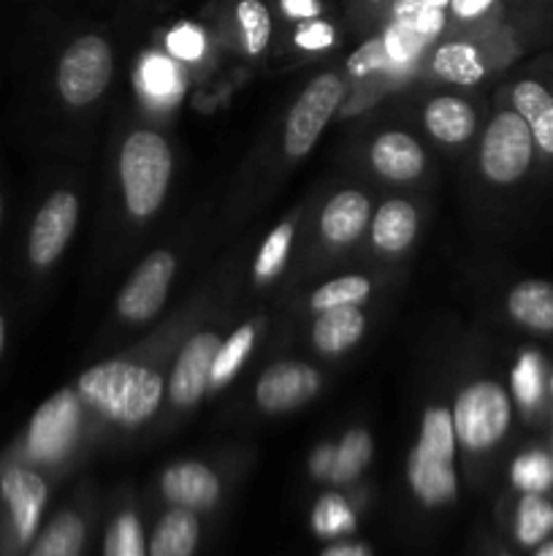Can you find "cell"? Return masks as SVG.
I'll return each mask as SVG.
<instances>
[{
    "label": "cell",
    "mask_w": 553,
    "mask_h": 556,
    "mask_svg": "<svg viewBox=\"0 0 553 556\" xmlns=\"http://www.w3.org/2000/svg\"><path fill=\"white\" fill-rule=\"evenodd\" d=\"M76 391L108 418L136 427L155 416L163 400V378L139 364L106 362L87 369Z\"/></svg>",
    "instance_id": "cell-1"
},
{
    "label": "cell",
    "mask_w": 553,
    "mask_h": 556,
    "mask_svg": "<svg viewBox=\"0 0 553 556\" xmlns=\"http://www.w3.org/2000/svg\"><path fill=\"white\" fill-rule=\"evenodd\" d=\"M455 427L442 407H434L423 416L421 440L407 462V476L412 489L426 505H442L455 497Z\"/></svg>",
    "instance_id": "cell-2"
},
{
    "label": "cell",
    "mask_w": 553,
    "mask_h": 556,
    "mask_svg": "<svg viewBox=\"0 0 553 556\" xmlns=\"http://www.w3.org/2000/svg\"><path fill=\"white\" fill-rule=\"evenodd\" d=\"M119 179L125 204L136 217H146L163 204L171 179V150L152 130H136L119 152Z\"/></svg>",
    "instance_id": "cell-3"
},
{
    "label": "cell",
    "mask_w": 553,
    "mask_h": 556,
    "mask_svg": "<svg viewBox=\"0 0 553 556\" xmlns=\"http://www.w3.org/2000/svg\"><path fill=\"white\" fill-rule=\"evenodd\" d=\"M513 405L499 383L480 380L466 386L453 407L455 438L470 451H488L507 434Z\"/></svg>",
    "instance_id": "cell-4"
},
{
    "label": "cell",
    "mask_w": 553,
    "mask_h": 556,
    "mask_svg": "<svg viewBox=\"0 0 553 556\" xmlns=\"http://www.w3.org/2000/svg\"><path fill=\"white\" fill-rule=\"evenodd\" d=\"M535 136L515 109L499 112L488 123L480 144V166L491 182L513 185L529 172L535 161Z\"/></svg>",
    "instance_id": "cell-5"
},
{
    "label": "cell",
    "mask_w": 553,
    "mask_h": 556,
    "mask_svg": "<svg viewBox=\"0 0 553 556\" xmlns=\"http://www.w3.org/2000/svg\"><path fill=\"white\" fill-rule=\"evenodd\" d=\"M112 71L114 60L108 43L98 36H81L60 58L57 92L70 106H85L103 96L112 81Z\"/></svg>",
    "instance_id": "cell-6"
},
{
    "label": "cell",
    "mask_w": 553,
    "mask_h": 556,
    "mask_svg": "<svg viewBox=\"0 0 553 556\" xmlns=\"http://www.w3.org/2000/svg\"><path fill=\"white\" fill-rule=\"evenodd\" d=\"M81 402L79 391L63 389L43 402L27 427V454L30 459L52 465L60 462L79 438Z\"/></svg>",
    "instance_id": "cell-7"
},
{
    "label": "cell",
    "mask_w": 553,
    "mask_h": 556,
    "mask_svg": "<svg viewBox=\"0 0 553 556\" xmlns=\"http://www.w3.org/2000/svg\"><path fill=\"white\" fill-rule=\"evenodd\" d=\"M345 81L336 74H320L307 85L287 114L285 128V152L291 157H304L320 139L323 128L329 125L331 114L342 103Z\"/></svg>",
    "instance_id": "cell-8"
},
{
    "label": "cell",
    "mask_w": 553,
    "mask_h": 556,
    "mask_svg": "<svg viewBox=\"0 0 553 556\" xmlns=\"http://www.w3.org/2000/svg\"><path fill=\"white\" fill-rule=\"evenodd\" d=\"M79 220V199L68 190H57L43 201L27 237V258L33 266L43 269L63 255Z\"/></svg>",
    "instance_id": "cell-9"
},
{
    "label": "cell",
    "mask_w": 553,
    "mask_h": 556,
    "mask_svg": "<svg viewBox=\"0 0 553 556\" xmlns=\"http://www.w3.org/2000/svg\"><path fill=\"white\" fill-rule=\"evenodd\" d=\"M173 269H177V264H173L171 253H166V250L152 253L150 258L136 269V275L130 277L128 286L119 291V315L128 320H150L152 315L160 313V307L166 304Z\"/></svg>",
    "instance_id": "cell-10"
},
{
    "label": "cell",
    "mask_w": 553,
    "mask_h": 556,
    "mask_svg": "<svg viewBox=\"0 0 553 556\" xmlns=\"http://www.w3.org/2000/svg\"><path fill=\"white\" fill-rule=\"evenodd\" d=\"M318 389L320 375L309 364L280 362L260 375L255 400L266 413H282L312 400Z\"/></svg>",
    "instance_id": "cell-11"
},
{
    "label": "cell",
    "mask_w": 553,
    "mask_h": 556,
    "mask_svg": "<svg viewBox=\"0 0 553 556\" xmlns=\"http://www.w3.org/2000/svg\"><path fill=\"white\" fill-rule=\"evenodd\" d=\"M220 340L215 334H195L182 348L168 380V394L177 407H193L211 383V364H215Z\"/></svg>",
    "instance_id": "cell-12"
},
{
    "label": "cell",
    "mask_w": 553,
    "mask_h": 556,
    "mask_svg": "<svg viewBox=\"0 0 553 556\" xmlns=\"http://www.w3.org/2000/svg\"><path fill=\"white\" fill-rule=\"evenodd\" d=\"M0 494H3V503L9 505L16 538L27 543L36 535L43 505H47V483L38 472L25 470V467H11L0 478Z\"/></svg>",
    "instance_id": "cell-13"
},
{
    "label": "cell",
    "mask_w": 553,
    "mask_h": 556,
    "mask_svg": "<svg viewBox=\"0 0 553 556\" xmlns=\"http://www.w3.org/2000/svg\"><path fill=\"white\" fill-rule=\"evenodd\" d=\"M163 494L168 503L179 505L188 510L211 508L220 494V481L209 467L198 465V462H182L163 472Z\"/></svg>",
    "instance_id": "cell-14"
},
{
    "label": "cell",
    "mask_w": 553,
    "mask_h": 556,
    "mask_svg": "<svg viewBox=\"0 0 553 556\" xmlns=\"http://www.w3.org/2000/svg\"><path fill=\"white\" fill-rule=\"evenodd\" d=\"M513 109L526 119L535 147L542 155L553 157V90L545 81L520 79L510 92Z\"/></svg>",
    "instance_id": "cell-15"
},
{
    "label": "cell",
    "mask_w": 553,
    "mask_h": 556,
    "mask_svg": "<svg viewBox=\"0 0 553 556\" xmlns=\"http://www.w3.org/2000/svg\"><path fill=\"white\" fill-rule=\"evenodd\" d=\"M372 166L383 177L394 179V182H407V179H415L423 172L426 155H423V147L412 136L390 130V134H383L374 141Z\"/></svg>",
    "instance_id": "cell-16"
},
{
    "label": "cell",
    "mask_w": 553,
    "mask_h": 556,
    "mask_svg": "<svg viewBox=\"0 0 553 556\" xmlns=\"http://www.w3.org/2000/svg\"><path fill=\"white\" fill-rule=\"evenodd\" d=\"M507 313L524 329L553 334V282L524 280L507 293Z\"/></svg>",
    "instance_id": "cell-17"
},
{
    "label": "cell",
    "mask_w": 553,
    "mask_h": 556,
    "mask_svg": "<svg viewBox=\"0 0 553 556\" xmlns=\"http://www.w3.org/2000/svg\"><path fill=\"white\" fill-rule=\"evenodd\" d=\"M369 220V201L358 190H345L325 204L320 217V231L329 242L347 244L363 231Z\"/></svg>",
    "instance_id": "cell-18"
},
{
    "label": "cell",
    "mask_w": 553,
    "mask_h": 556,
    "mask_svg": "<svg viewBox=\"0 0 553 556\" xmlns=\"http://www.w3.org/2000/svg\"><path fill=\"white\" fill-rule=\"evenodd\" d=\"M363 329H366V320H363V313L358 307L323 309L320 318L314 320L312 340L318 351L342 353L361 340Z\"/></svg>",
    "instance_id": "cell-19"
},
{
    "label": "cell",
    "mask_w": 553,
    "mask_h": 556,
    "mask_svg": "<svg viewBox=\"0 0 553 556\" xmlns=\"http://www.w3.org/2000/svg\"><path fill=\"white\" fill-rule=\"evenodd\" d=\"M426 128L445 144H461L475 134V109L461 98H434L426 106Z\"/></svg>",
    "instance_id": "cell-20"
},
{
    "label": "cell",
    "mask_w": 553,
    "mask_h": 556,
    "mask_svg": "<svg viewBox=\"0 0 553 556\" xmlns=\"http://www.w3.org/2000/svg\"><path fill=\"white\" fill-rule=\"evenodd\" d=\"M417 233V215L407 201H388L380 206L372 226V239L385 253H401Z\"/></svg>",
    "instance_id": "cell-21"
},
{
    "label": "cell",
    "mask_w": 553,
    "mask_h": 556,
    "mask_svg": "<svg viewBox=\"0 0 553 556\" xmlns=\"http://www.w3.org/2000/svg\"><path fill=\"white\" fill-rule=\"evenodd\" d=\"M198 543V519L193 510H168L152 532L150 556H193Z\"/></svg>",
    "instance_id": "cell-22"
},
{
    "label": "cell",
    "mask_w": 553,
    "mask_h": 556,
    "mask_svg": "<svg viewBox=\"0 0 553 556\" xmlns=\"http://www.w3.org/2000/svg\"><path fill=\"white\" fill-rule=\"evenodd\" d=\"M85 546V521L76 514H60L38 535L30 556H81Z\"/></svg>",
    "instance_id": "cell-23"
},
{
    "label": "cell",
    "mask_w": 553,
    "mask_h": 556,
    "mask_svg": "<svg viewBox=\"0 0 553 556\" xmlns=\"http://www.w3.org/2000/svg\"><path fill=\"white\" fill-rule=\"evenodd\" d=\"M553 532V503L542 492H524L515 514V538L524 546H537Z\"/></svg>",
    "instance_id": "cell-24"
},
{
    "label": "cell",
    "mask_w": 553,
    "mask_h": 556,
    "mask_svg": "<svg viewBox=\"0 0 553 556\" xmlns=\"http://www.w3.org/2000/svg\"><path fill=\"white\" fill-rule=\"evenodd\" d=\"M434 71L455 85H475L486 74L480 54L472 43H445L434 54Z\"/></svg>",
    "instance_id": "cell-25"
},
{
    "label": "cell",
    "mask_w": 553,
    "mask_h": 556,
    "mask_svg": "<svg viewBox=\"0 0 553 556\" xmlns=\"http://www.w3.org/2000/svg\"><path fill=\"white\" fill-rule=\"evenodd\" d=\"M369 459H372V438L363 429H352L331 454L329 478L334 483L352 481L369 465Z\"/></svg>",
    "instance_id": "cell-26"
},
{
    "label": "cell",
    "mask_w": 553,
    "mask_h": 556,
    "mask_svg": "<svg viewBox=\"0 0 553 556\" xmlns=\"http://www.w3.org/2000/svg\"><path fill=\"white\" fill-rule=\"evenodd\" d=\"M255 342V329L249 324L239 326L228 342H220V351H217L215 364H211V386H222L239 372V367L244 364L247 353L253 351Z\"/></svg>",
    "instance_id": "cell-27"
},
{
    "label": "cell",
    "mask_w": 553,
    "mask_h": 556,
    "mask_svg": "<svg viewBox=\"0 0 553 556\" xmlns=\"http://www.w3.org/2000/svg\"><path fill=\"white\" fill-rule=\"evenodd\" d=\"M369 291H372V286L363 277H339V280L325 282L323 288L312 293V307L318 313L334 307H356L369 296Z\"/></svg>",
    "instance_id": "cell-28"
},
{
    "label": "cell",
    "mask_w": 553,
    "mask_h": 556,
    "mask_svg": "<svg viewBox=\"0 0 553 556\" xmlns=\"http://www.w3.org/2000/svg\"><path fill=\"white\" fill-rule=\"evenodd\" d=\"M239 25H242L244 33V47H247L249 54H260L269 43L271 36V16L269 9H266L260 0H242L236 5Z\"/></svg>",
    "instance_id": "cell-29"
},
{
    "label": "cell",
    "mask_w": 553,
    "mask_h": 556,
    "mask_svg": "<svg viewBox=\"0 0 553 556\" xmlns=\"http://www.w3.org/2000/svg\"><path fill=\"white\" fill-rule=\"evenodd\" d=\"M312 527L320 538H334L342 532L356 530V516L347 508V503L336 494H325L318 500L312 514Z\"/></svg>",
    "instance_id": "cell-30"
},
{
    "label": "cell",
    "mask_w": 553,
    "mask_h": 556,
    "mask_svg": "<svg viewBox=\"0 0 553 556\" xmlns=\"http://www.w3.org/2000/svg\"><path fill=\"white\" fill-rule=\"evenodd\" d=\"M139 85L146 96L152 98H171L179 90L177 65L163 54H150L144 58L139 71Z\"/></svg>",
    "instance_id": "cell-31"
},
{
    "label": "cell",
    "mask_w": 553,
    "mask_h": 556,
    "mask_svg": "<svg viewBox=\"0 0 553 556\" xmlns=\"http://www.w3.org/2000/svg\"><path fill=\"white\" fill-rule=\"evenodd\" d=\"M106 556H146L144 532L133 514H123L114 519L106 532Z\"/></svg>",
    "instance_id": "cell-32"
},
{
    "label": "cell",
    "mask_w": 553,
    "mask_h": 556,
    "mask_svg": "<svg viewBox=\"0 0 553 556\" xmlns=\"http://www.w3.org/2000/svg\"><path fill=\"white\" fill-rule=\"evenodd\" d=\"M513 483L524 492H545L553 483V462L540 451H531L515 459Z\"/></svg>",
    "instance_id": "cell-33"
},
{
    "label": "cell",
    "mask_w": 553,
    "mask_h": 556,
    "mask_svg": "<svg viewBox=\"0 0 553 556\" xmlns=\"http://www.w3.org/2000/svg\"><path fill=\"white\" fill-rule=\"evenodd\" d=\"M291 242H293V226H291V223H282V226H276L274 231L269 233L266 244L260 248L258 261H255V277H258V280H269V277H274L276 271L285 266Z\"/></svg>",
    "instance_id": "cell-34"
},
{
    "label": "cell",
    "mask_w": 553,
    "mask_h": 556,
    "mask_svg": "<svg viewBox=\"0 0 553 556\" xmlns=\"http://www.w3.org/2000/svg\"><path fill=\"white\" fill-rule=\"evenodd\" d=\"M394 11H396V22L410 25L412 30L421 33L423 38L437 36V33L445 27L442 9H434V5L421 3V0H399Z\"/></svg>",
    "instance_id": "cell-35"
},
{
    "label": "cell",
    "mask_w": 553,
    "mask_h": 556,
    "mask_svg": "<svg viewBox=\"0 0 553 556\" xmlns=\"http://www.w3.org/2000/svg\"><path fill=\"white\" fill-rule=\"evenodd\" d=\"M515 396L524 407H535L542 396V358L537 353H524L513 369Z\"/></svg>",
    "instance_id": "cell-36"
},
{
    "label": "cell",
    "mask_w": 553,
    "mask_h": 556,
    "mask_svg": "<svg viewBox=\"0 0 553 556\" xmlns=\"http://www.w3.org/2000/svg\"><path fill=\"white\" fill-rule=\"evenodd\" d=\"M166 47H168V52L173 54V58L198 60L201 54H204L206 41H204V33H201L198 27L188 25V22H184V25H177L171 33H168Z\"/></svg>",
    "instance_id": "cell-37"
},
{
    "label": "cell",
    "mask_w": 553,
    "mask_h": 556,
    "mask_svg": "<svg viewBox=\"0 0 553 556\" xmlns=\"http://www.w3.org/2000/svg\"><path fill=\"white\" fill-rule=\"evenodd\" d=\"M390 63L388 47H385V38H372V41L363 43L356 54L350 58L347 68H350L352 76H366L372 71L385 68Z\"/></svg>",
    "instance_id": "cell-38"
},
{
    "label": "cell",
    "mask_w": 553,
    "mask_h": 556,
    "mask_svg": "<svg viewBox=\"0 0 553 556\" xmlns=\"http://www.w3.org/2000/svg\"><path fill=\"white\" fill-rule=\"evenodd\" d=\"M421 33L412 30L410 25H401V22H396V25L385 33V47H388L390 60H396V63H404V60L415 58V52L421 49Z\"/></svg>",
    "instance_id": "cell-39"
},
{
    "label": "cell",
    "mask_w": 553,
    "mask_h": 556,
    "mask_svg": "<svg viewBox=\"0 0 553 556\" xmlns=\"http://www.w3.org/2000/svg\"><path fill=\"white\" fill-rule=\"evenodd\" d=\"M296 43L301 49H309V52L331 47L334 43V27L323 20H307L296 30Z\"/></svg>",
    "instance_id": "cell-40"
},
{
    "label": "cell",
    "mask_w": 553,
    "mask_h": 556,
    "mask_svg": "<svg viewBox=\"0 0 553 556\" xmlns=\"http://www.w3.org/2000/svg\"><path fill=\"white\" fill-rule=\"evenodd\" d=\"M282 11H285L291 20H314L320 14L318 0H282Z\"/></svg>",
    "instance_id": "cell-41"
},
{
    "label": "cell",
    "mask_w": 553,
    "mask_h": 556,
    "mask_svg": "<svg viewBox=\"0 0 553 556\" xmlns=\"http://www.w3.org/2000/svg\"><path fill=\"white\" fill-rule=\"evenodd\" d=\"M493 3H497V0H450V5H453V11L461 20H472V16L486 14Z\"/></svg>",
    "instance_id": "cell-42"
},
{
    "label": "cell",
    "mask_w": 553,
    "mask_h": 556,
    "mask_svg": "<svg viewBox=\"0 0 553 556\" xmlns=\"http://www.w3.org/2000/svg\"><path fill=\"white\" fill-rule=\"evenodd\" d=\"M320 556H372L369 546H358V543H342V546L325 548Z\"/></svg>",
    "instance_id": "cell-43"
},
{
    "label": "cell",
    "mask_w": 553,
    "mask_h": 556,
    "mask_svg": "<svg viewBox=\"0 0 553 556\" xmlns=\"http://www.w3.org/2000/svg\"><path fill=\"white\" fill-rule=\"evenodd\" d=\"M331 454H334V448H318V454L312 456V472L318 478H329Z\"/></svg>",
    "instance_id": "cell-44"
},
{
    "label": "cell",
    "mask_w": 553,
    "mask_h": 556,
    "mask_svg": "<svg viewBox=\"0 0 553 556\" xmlns=\"http://www.w3.org/2000/svg\"><path fill=\"white\" fill-rule=\"evenodd\" d=\"M421 3H426V5H434V9H445V5H448L450 0H421Z\"/></svg>",
    "instance_id": "cell-45"
},
{
    "label": "cell",
    "mask_w": 553,
    "mask_h": 556,
    "mask_svg": "<svg viewBox=\"0 0 553 556\" xmlns=\"http://www.w3.org/2000/svg\"><path fill=\"white\" fill-rule=\"evenodd\" d=\"M3 345H5V320L3 315H0V353H3Z\"/></svg>",
    "instance_id": "cell-46"
},
{
    "label": "cell",
    "mask_w": 553,
    "mask_h": 556,
    "mask_svg": "<svg viewBox=\"0 0 553 556\" xmlns=\"http://www.w3.org/2000/svg\"><path fill=\"white\" fill-rule=\"evenodd\" d=\"M535 556H553V543H545Z\"/></svg>",
    "instance_id": "cell-47"
},
{
    "label": "cell",
    "mask_w": 553,
    "mask_h": 556,
    "mask_svg": "<svg viewBox=\"0 0 553 556\" xmlns=\"http://www.w3.org/2000/svg\"><path fill=\"white\" fill-rule=\"evenodd\" d=\"M0 220H3V199H0Z\"/></svg>",
    "instance_id": "cell-48"
},
{
    "label": "cell",
    "mask_w": 553,
    "mask_h": 556,
    "mask_svg": "<svg viewBox=\"0 0 553 556\" xmlns=\"http://www.w3.org/2000/svg\"><path fill=\"white\" fill-rule=\"evenodd\" d=\"M374 3H380V0H374Z\"/></svg>",
    "instance_id": "cell-49"
},
{
    "label": "cell",
    "mask_w": 553,
    "mask_h": 556,
    "mask_svg": "<svg viewBox=\"0 0 553 556\" xmlns=\"http://www.w3.org/2000/svg\"><path fill=\"white\" fill-rule=\"evenodd\" d=\"M504 556H507V554H504Z\"/></svg>",
    "instance_id": "cell-50"
}]
</instances>
